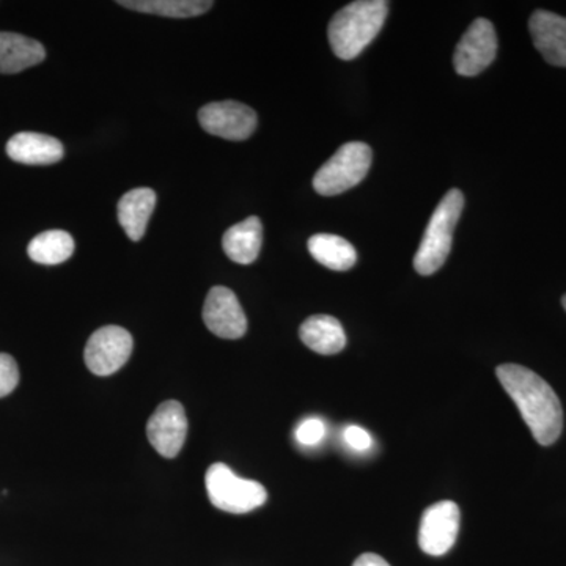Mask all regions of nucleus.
Returning a JSON list of instances; mask_svg holds the SVG:
<instances>
[{"label": "nucleus", "mask_w": 566, "mask_h": 566, "mask_svg": "<svg viewBox=\"0 0 566 566\" xmlns=\"http://www.w3.org/2000/svg\"><path fill=\"white\" fill-rule=\"evenodd\" d=\"M308 252L327 270L348 271L357 262L354 245L337 234L318 233L308 240Z\"/></svg>", "instance_id": "nucleus-18"}, {"label": "nucleus", "mask_w": 566, "mask_h": 566, "mask_svg": "<svg viewBox=\"0 0 566 566\" xmlns=\"http://www.w3.org/2000/svg\"><path fill=\"white\" fill-rule=\"evenodd\" d=\"M188 436V417L180 401H164L147 423V438L164 458L178 457Z\"/></svg>", "instance_id": "nucleus-10"}, {"label": "nucleus", "mask_w": 566, "mask_h": 566, "mask_svg": "<svg viewBox=\"0 0 566 566\" xmlns=\"http://www.w3.org/2000/svg\"><path fill=\"white\" fill-rule=\"evenodd\" d=\"M46 59L40 41L14 32H0V74H17Z\"/></svg>", "instance_id": "nucleus-14"}, {"label": "nucleus", "mask_w": 566, "mask_h": 566, "mask_svg": "<svg viewBox=\"0 0 566 566\" xmlns=\"http://www.w3.org/2000/svg\"><path fill=\"white\" fill-rule=\"evenodd\" d=\"M536 51L547 63L566 69V18L553 11L536 10L528 21Z\"/></svg>", "instance_id": "nucleus-12"}, {"label": "nucleus", "mask_w": 566, "mask_h": 566, "mask_svg": "<svg viewBox=\"0 0 566 566\" xmlns=\"http://www.w3.org/2000/svg\"><path fill=\"white\" fill-rule=\"evenodd\" d=\"M7 155L25 166H51L62 161V142L40 133H18L7 144Z\"/></svg>", "instance_id": "nucleus-13"}, {"label": "nucleus", "mask_w": 566, "mask_h": 566, "mask_svg": "<svg viewBox=\"0 0 566 566\" xmlns=\"http://www.w3.org/2000/svg\"><path fill=\"white\" fill-rule=\"evenodd\" d=\"M344 438L346 444L354 450H359V452H365V450L371 447L370 434L364 428L356 427V424H349V427L345 428Z\"/></svg>", "instance_id": "nucleus-23"}, {"label": "nucleus", "mask_w": 566, "mask_h": 566, "mask_svg": "<svg viewBox=\"0 0 566 566\" xmlns=\"http://www.w3.org/2000/svg\"><path fill=\"white\" fill-rule=\"evenodd\" d=\"M200 126L211 136L227 140H245L256 128V114L238 102L210 103L199 112Z\"/></svg>", "instance_id": "nucleus-9"}, {"label": "nucleus", "mask_w": 566, "mask_h": 566, "mask_svg": "<svg viewBox=\"0 0 566 566\" xmlns=\"http://www.w3.org/2000/svg\"><path fill=\"white\" fill-rule=\"evenodd\" d=\"M203 322L210 333L237 340L248 333V318L237 294L227 286H214L203 305Z\"/></svg>", "instance_id": "nucleus-11"}, {"label": "nucleus", "mask_w": 566, "mask_h": 566, "mask_svg": "<svg viewBox=\"0 0 566 566\" xmlns=\"http://www.w3.org/2000/svg\"><path fill=\"white\" fill-rule=\"evenodd\" d=\"M460 520V506L452 501L438 502L424 510L420 521V549L428 556H444L455 545Z\"/></svg>", "instance_id": "nucleus-8"}, {"label": "nucleus", "mask_w": 566, "mask_h": 566, "mask_svg": "<svg viewBox=\"0 0 566 566\" xmlns=\"http://www.w3.org/2000/svg\"><path fill=\"white\" fill-rule=\"evenodd\" d=\"M263 244V226L256 216L230 227L222 238L223 252L234 263L251 264L259 259Z\"/></svg>", "instance_id": "nucleus-15"}, {"label": "nucleus", "mask_w": 566, "mask_h": 566, "mask_svg": "<svg viewBox=\"0 0 566 566\" xmlns=\"http://www.w3.org/2000/svg\"><path fill=\"white\" fill-rule=\"evenodd\" d=\"M497 55V35L485 18L472 22L458 43L453 65L460 76L472 77L483 73Z\"/></svg>", "instance_id": "nucleus-7"}, {"label": "nucleus", "mask_w": 566, "mask_h": 566, "mask_svg": "<svg viewBox=\"0 0 566 566\" xmlns=\"http://www.w3.org/2000/svg\"><path fill=\"white\" fill-rule=\"evenodd\" d=\"M300 337L307 348L323 356L344 352L346 346L344 326L329 315H315L305 319L300 329Z\"/></svg>", "instance_id": "nucleus-17"}, {"label": "nucleus", "mask_w": 566, "mask_h": 566, "mask_svg": "<svg viewBox=\"0 0 566 566\" xmlns=\"http://www.w3.org/2000/svg\"><path fill=\"white\" fill-rule=\"evenodd\" d=\"M387 13L386 0H359L335 13L327 29L334 54L342 61L356 59L381 32Z\"/></svg>", "instance_id": "nucleus-2"}, {"label": "nucleus", "mask_w": 566, "mask_h": 566, "mask_svg": "<svg viewBox=\"0 0 566 566\" xmlns=\"http://www.w3.org/2000/svg\"><path fill=\"white\" fill-rule=\"evenodd\" d=\"M20 382V368L10 354L0 353V398L17 389Z\"/></svg>", "instance_id": "nucleus-21"}, {"label": "nucleus", "mask_w": 566, "mask_h": 566, "mask_svg": "<svg viewBox=\"0 0 566 566\" xmlns=\"http://www.w3.org/2000/svg\"><path fill=\"white\" fill-rule=\"evenodd\" d=\"M156 207V192L150 188H137L126 192L118 202V222L129 240L140 241L147 230L153 210Z\"/></svg>", "instance_id": "nucleus-16"}, {"label": "nucleus", "mask_w": 566, "mask_h": 566, "mask_svg": "<svg viewBox=\"0 0 566 566\" xmlns=\"http://www.w3.org/2000/svg\"><path fill=\"white\" fill-rule=\"evenodd\" d=\"M118 6L166 18H193L211 9L210 0H120Z\"/></svg>", "instance_id": "nucleus-19"}, {"label": "nucleus", "mask_w": 566, "mask_h": 566, "mask_svg": "<svg viewBox=\"0 0 566 566\" xmlns=\"http://www.w3.org/2000/svg\"><path fill=\"white\" fill-rule=\"evenodd\" d=\"M495 374L515 401L535 441L539 446H553L564 430V409L553 387L523 365L504 364Z\"/></svg>", "instance_id": "nucleus-1"}, {"label": "nucleus", "mask_w": 566, "mask_h": 566, "mask_svg": "<svg viewBox=\"0 0 566 566\" xmlns=\"http://www.w3.org/2000/svg\"><path fill=\"white\" fill-rule=\"evenodd\" d=\"M205 485L211 504L222 512L243 515L266 504L268 493L262 483L241 479L223 463L210 465Z\"/></svg>", "instance_id": "nucleus-4"}, {"label": "nucleus", "mask_w": 566, "mask_h": 566, "mask_svg": "<svg viewBox=\"0 0 566 566\" xmlns=\"http://www.w3.org/2000/svg\"><path fill=\"white\" fill-rule=\"evenodd\" d=\"M324 436H326V424H324L323 420L315 419V417L304 420L296 428L297 442L305 447L318 446L323 441Z\"/></svg>", "instance_id": "nucleus-22"}, {"label": "nucleus", "mask_w": 566, "mask_h": 566, "mask_svg": "<svg viewBox=\"0 0 566 566\" xmlns=\"http://www.w3.org/2000/svg\"><path fill=\"white\" fill-rule=\"evenodd\" d=\"M28 253L33 262L54 266V264L66 262L73 255L74 240L69 232L50 230L33 238Z\"/></svg>", "instance_id": "nucleus-20"}, {"label": "nucleus", "mask_w": 566, "mask_h": 566, "mask_svg": "<svg viewBox=\"0 0 566 566\" xmlns=\"http://www.w3.org/2000/svg\"><path fill=\"white\" fill-rule=\"evenodd\" d=\"M133 335L120 326H104L88 338L84 359L96 376H111L128 363L133 353Z\"/></svg>", "instance_id": "nucleus-6"}, {"label": "nucleus", "mask_w": 566, "mask_h": 566, "mask_svg": "<svg viewBox=\"0 0 566 566\" xmlns=\"http://www.w3.org/2000/svg\"><path fill=\"white\" fill-rule=\"evenodd\" d=\"M374 151L364 142L342 145L316 172L314 188L319 196H338L359 185L370 170Z\"/></svg>", "instance_id": "nucleus-5"}, {"label": "nucleus", "mask_w": 566, "mask_h": 566, "mask_svg": "<svg viewBox=\"0 0 566 566\" xmlns=\"http://www.w3.org/2000/svg\"><path fill=\"white\" fill-rule=\"evenodd\" d=\"M353 566H390L387 564L385 558L378 556V554H363L356 562H354Z\"/></svg>", "instance_id": "nucleus-24"}, {"label": "nucleus", "mask_w": 566, "mask_h": 566, "mask_svg": "<svg viewBox=\"0 0 566 566\" xmlns=\"http://www.w3.org/2000/svg\"><path fill=\"white\" fill-rule=\"evenodd\" d=\"M463 208L464 196L460 189L447 192L441 203L436 207L415 256L417 273L431 275L444 266L452 251L453 232Z\"/></svg>", "instance_id": "nucleus-3"}, {"label": "nucleus", "mask_w": 566, "mask_h": 566, "mask_svg": "<svg viewBox=\"0 0 566 566\" xmlns=\"http://www.w3.org/2000/svg\"><path fill=\"white\" fill-rule=\"evenodd\" d=\"M562 304H564V308H565V311H566V294H565V296H564V300H562Z\"/></svg>", "instance_id": "nucleus-25"}]
</instances>
